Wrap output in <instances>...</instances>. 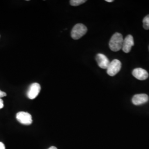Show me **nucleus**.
Listing matches in <instances>:
<instances>
[{"mask_svg":"<svg viewBox=\"0 0 149 149\" xmlns=\"http://www.w3.org/2000/svg\"><path fill=\"white\" fill-rule=\"evenodd\" d=\"M96 60L99 67L103 69H107L110 63L108 58L102 54H98L96 55Z\"/></svg>","mask_w":149,"mask_h":149,"instance_id":"0eeeda50","label":"nucleus"},{"mask_svg":"<svg viewBox=\"0 0 149 149\" xmlns=\"http://www.w3.org/2000/svg\"><path fill=\"white\" fill-rule=\"evenodd\" d=\"M122 63L117 59H114L109 64L107 69V72L108 75L111 76H114L117 74L121 69Z\"/></svg>","mask_w":149,"mask_h":149,"instance_id":"7ed1b4c3","label":"nucleus"},{"mask_svg":"<svg viewBox=\"0 0 149 149\" xmlns=\"http://www.w3.org/2000/svg\"><path fill=\"white\" fill-rule=\"evenodd\" d=\"M0 149H5V145L1 142H0Z\"/></svg>","mask_w":149,"mask_h":149,"instance_id":"4468645a","label":"nucleus"},{"mask_svg":"<svg viewBox=\"0 0 149 149\" xmlns=\"http://www.w3.org/2000/svg\"><path fill=\"white\" fill-rule=\"evenodd\" d=\"M123 36L119 33H116L112 36L109 43V46L113 52H118L122 49L123 43Z\"/></svg>","mask_w":149,"mask_h":149,"instance_id":"f257e3e1","label":"nucleus"},{"mask_svg":"<svg viewBox=\"0 0 149 149\" xmlns=\"http://www.w3.org/2000/svg\"><path fill=\"white\" fill-rule=\"evenodd\" d=\"M4 106V104H3V101L2 99H0V109H2L3 107Z\"/></svg>","mask_w":149,"mask_h":149,"instance_id":"ddd939ff","label":"nucleus"},{"mask_svg":"<svg viewBox=\"0 0 149 149\" xmlns=\"http://www.w3.org/2000/svg\"><path fill=\"white\" fill-rule=\"evenodd\" d=\"M106 1L108 2H113V0H106Z\"/></svg>","mask_w":149,"mask_h":149,"instance_id":"dca6fc26","label":"nucleus"},{"mask_svg":"<svg viewBox=\"0 0 149 149\" xmlns=\"http://www.w3.org/2000/svg\"><path fill=\"white\" fill-rule=\"evenodd\" d=\"M57 149V148L56 147H55V146H52V147H50L49 149Z\"/></svg>","mask_w":149,"mask_h":149,"instance_id":"2eb2a0df","label":"nucleus"},{"mask_svg":"<svg viewBox=\"0 0 149 149\" xmlns=\"http://www.w3.org/2000/svg\"><path fill=\"white\" fill-rule=\"evenodd\" d=\"M86 2V0H71L70 1V3L72 6H77L84 3Z\"/></svg>","mask_w":149,"mask_h":149,"instance_id":"9d476101","label":"nucleus"},{"mask_svg":"<svg viewBox=\"0 0 149 149\" xmlns=\"http://www.w3.org/2000/svg\"><path fill=\"white\" fill-rule=\"evenodd\" d=\"M134 41L133 36L132 35H128L123 40L122 49L124 53H128L130 52L132 48L134 46Z\"/></svg>","mask_w":149,"mask_h":149,"instance_id":"423d86ee","label":"nucleus"},{"mask_svg":"<svg viewBox=\"0 0 149 149\" xmlns=\"http://www.w3.org/2000/svg\"><path fill=\"white\" fill-rule=\"evenodd\" d=\"M149 101V97L146 94H138L134 96L132 102L134 105L139 106L146 103Z\"/></svg>","mask_w":149,"mask_h":149,"instance_id":"6e6552de","label":"nucleus"},{"mask_svg":"<svg viewBox=\"0 0 149 149\" xmlns=\"http://www.w3.org/2000/svg\"><path fill=\"white\" fill-rule=\"evenodd\" d=\"M143 27L145 29H149V15L144 17L143 19Z\"/></svg>","mask_w":149,"mask_h":149,"instance_id":"9b49d317","label":"nucleus"},{"mask_svg":"<svg viewBox=\"0 0 149 149\" xmlns=\"http://www.w3.org/2000/svg\"><path fill=\"white\" fill-rule=\"evenodd\" d=\"M41 90L40 85L38 83H33L29 86L27 91V97L30 100L35 99L39 95Z\"/></svg>","mask_w":149,"mask_h":149,"instance_id":"39448f33","label":"nucleus"},{"mask_svg":"<svg viewBox=\"0 0 149 149\" xmlns=\"http://www.w3.org/2000/svg\"><path fill=\"white\" fill-rule=\"evenodd\" d=\"M17 120L23 125H29L32 123V116L27 112H18L16 115Z\"/></svg>","mask_w":149,"mask_h":149,"instance_id":"20e7f679","label":"nucleus"},{"mask_svg":"<svg viewBox=\"0 0 149 149\" xmlns=\"http://www.w3.org/2000/svg\"><path fill=\"white\" fill-rule=\"evenodd\" d=\"M87 32V27L83 24L79 23L76 24L73 27L71 32V36L72 39L74 40H77L83 37L84 35H85Z\"/></svg>","mask_w":149,"mask_h":149,"instance_id":"f03ea898","label":"nucleus"},{"mask_svg":"<svg viewBox=\"0 0 149 149\" xmlns=\"http://www.w3.org/2000/svg\"><path fill=\"white\" fill-rule=\"evenodd\" d=\"M132 74L134 76L139 80H145L149 77V74L145 70L141 68H136L133 70Z\"/></svg>","mask_w":149,"mask_h":149,"instance_id":"1a4fd4ad","label":"nucleus"},{"mask_svg":"<svg viewBox=\"0 0 149 149\" xmlns=\"http://www.w3.org/2000/svg\"><path fill=\"white\" fill-rule=\"evenodd\" d=\"M6 96H7L6 93H5V92H3V91L0 90V99H1V98L4 97Z\"/></svg>","mask_w":149,"mask_h":149,"instance_id":"f8f14e48","label":"nucleus"}]
</instances>
